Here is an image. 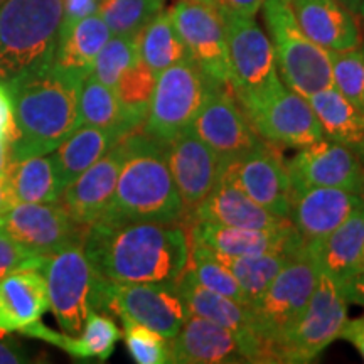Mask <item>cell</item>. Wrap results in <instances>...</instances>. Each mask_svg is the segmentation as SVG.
Here are the masks:
<instances>
[{
  "mask_svg": "<svg viewBox=\"0 0 364 364\" xmlns=\"http://www.w3.org/2000/svg\"><path fill=\"white\" fill-rule=\"evenodd\" d=\"M83 250L103 280L120 284H177L189 260L181 223L118 221L88 226Z\"/></svg>",
  "mask_w": 364,
  "mask_h": 364,
  "instance_id": "obj_1",
  "label": "cell"
},
{
  "mask_svg": "<svg viewBox=\"0 0 364 364\" xmlns=\"http://www.w3.org/2000/svg\"><path fill=\"white\" fill-rule=\"evenodd\" d=\"M81 85L51 63L4 85L11 102V162L51 154L78 129Z\"/></svg>",
  "mask_w": 364,
  "mask_h": 364,
  "instance_id": "obj_2",
  "label": "cell"
},
{
  "mask_svg": "<svg viewBox=\"0 0 364 364\" xmlns=\"http://www.w3.org/2000/svg\"><path fill=\"white\" fill-rule=\"evenodd\" d=\"M125 157L103 223L184 220L181 196L167 164V142L135 130L124 140ZM98 221V223H100Z\"/></svg>",
  "mask_w": 364,
  "mask_h": 364,
  "instance_id": "obj_3",
  "label": "cell"
},
{
  "mask_svg": "<svg viewBox=\"0 0 364 364\" xmlns=\"http://www.w3.org/2000/svg\"><path fill=\"white\" fill-rule=\"evenodd\" d=\"M61 0H6L0 6V85L51 63Z\"/></svg>",
  "mask_w": 364,
  "mask_h": 364,
  "instance_id": "obj_4",
  "label": "cell"
},
{
  "mask_svg": "<svg viewBox=\"0 0 364 364\" xmlns=\"http://www.w3.org/2000/svg\"><path fill=\"white\" fill-rule=\"evenodd\" d=\"M260 11L285 86L304 98L331 88V54L300 29L290 0H265Z\"/></svg>",
  "mask_w": 364,
  "mask_h": 364,
  "instance_id": "obj_5",
  "label": "cell"
},
{
  "mask_svg": "<svg viewBox=\"0 0 364 364\" xmlns=\"http://www.w3.org/2000/svg\"><path fill=\"white\" fill-rule=\"evenodd\" d=\"M250 125L263 140L282 149H302L324 139L307 98L280 78L255 93L235 97Z\"/></svg>",
  "mask_w": 364,
  "mask_h": 364,
  "instance_id": "obj_6",
  "label": "cell"
},
{
  "mask_svg": "<svg viewBox=\"0 0 364 364\" xmlns=\"http://www.w3.org/2000/svg\"><path fill=\"white\" fill-rule=\"evenodd\" d=\"M318 273L321 268L304 245L290 257L262 297L250 306L258 336L270 349L273 363H277V344L307 309L317 285Z\"/></svg>",
  "mask_w": 364,
  "mask_h": 364,
  "instance_id": "obj_7",
  "label": "cell"
},
{
  "mask_svg": "<svg viewBox=\"0 0 364 364\" xmlns=\"http://www.w3.org/2000/svg\"><path fill=\"white\" fill-rule=\"evenodd\" d=\"M95 311L132 318L172 339L188 318L177 284H120L97 277Z\"/></svg>",
  "mask_w": 364,
  "mask_h": 364,
  "instance_id": "obj_8",
  "label": "cell"
},
{
  "mask_svg": "<svg viewBox=\"0 0 364 364\" xmlns=\"http://www.w3.org/2000/svg\"><path fill=\"white\" fill-rule=\"evenodd\" d=\"M346 321L348 300L341 292L338 282L321 270L307 309L277 344V363H312L336 339H339Z\"/></svg>",
  "mask_w": 364,
  "mask_h": 364,
  "instance_id": "obj_9",
  "label": "cell"
},
{
  "mask_svg": "<svg viewBox=\"0 0 364 364\" xmlns=\"http://www.w3.org/2000/svg\"><path fill=\"white\" fill-rule=\"evenodd\" d=\"M213 86L215 83L191 59L167 68L157 75L147 118L140 130L162 142H171L189 129Z\"/></svg>",
  "mask_w": 364,
  "mask_h": 364,
  "instance_id": "obj_10",
  "label": "cell"
},
{
  "mask_svg": "<svg viewBox=\"0 0 364 364\" xmlns=\"http://www.w3.org/2000/svg\"><path fill=\"white\" fill-rule=\"evenodd\" d=\"M41 272L48 284L49 311L54 314L61 331L80 334L86 318L95 311L97 287V273L86 258L83 243L49 255Z\"/></svg>",
  "mask_w": 364,
  "mask_h": 364,
  "instance_id": "obj_11",
  "label": "cell"
},
{
  "mask_svg": "<svg viewBox=\"0 0 364 364\" xmlns=\"http://www.w3.org/2000/svg\"><path fill=\"white\" fill-rule=\"evenodd\" d=\"M167 11L191 61L215 85H230L228 38L220 11L201 0H176Z\"/></svg>",
  "mask_w": 364,
  "mask_h": 364,
  "instance_id": "obj_12",
  "label": "cell"
},
{
  "mask_svg": "<svg viewBox=\"0 0 364 364\" xmlns=\"http://www.w3.org/2000/svg\"><path fill=\"white\" fill-rule=\"evenodd\" d=\"M230 56V88L235 97L255 93L279 80L270 38L253 16L220 12Z\"/></svg>",
  "mask_w": 364,
  "mask_h": 364,
  "instance_id": "obj_13",
  "label": "cell"
},
{
  "mask_svg": "<svg viewBox=\"0 0 364 364\" xmlns=\"http://www.w3.org/2000/svg\"><path fill=\"white\" fill-rule=\"evenodd\" d=\"M0 231L26 248L49 257L83 243L88 226L71 218L58 203H16L0 216Z\"/></svg>",
  "mask_w": 364,
  "mask_h": 364,
  "instance_id": "obj_14",
  "label": "cell"
},
{
  "mask_svg": "<svg viewBox=\"0 0 364 364\" xmlns=\"http://www.w3.org/2000/svg\"><path fill=\"white\" fill-rule=\"evenodd\" d=\"M191 129L226 164L248 156L267 142L250 125L230 85L213 86Z\"/></svg>",
  "mask_w": 364,
  "mask_h": 364,
  "instance_id": "obj_15",
  "label": "cell"
},
{
  "mask_svg": "<svg viewBox=\"0 0 364 364\" xmlns=\"http://www.w3.org/2000/svg\"><path fill=\"white\" fill-rule=\"evenodd\" d=\"M221 179L230 181L267 211L289 220L292 181L279 145L265 142L248 156L228 162Z\"/></svg>",
  "mask_w": 364,
  "mask_h": 364,
  "instance_id": "obj_16",
  "label": "cell"
},
{
  "mask_svg": "<svg viewBox=\"0 0 364 364\" xmlns=\"http://www.w3.org/2000/svg\"><path fill=\"white\" fill-rule=\"evenodd\" d=\"M292 189L339 188L354 194H364V166L358 150L329 139L299 149L287 161Z\"/></svg>",
  "mask_w": 364,
  "mask_h": 364,
  "instance_id": "obj_17",
  "label": "cell"
},
{
  "mask_svg": "<svg viewBox=\"0 0 364 364\" xmlns=\"http://www.w3.org/2000/svg\"><path fill=\"white\" fill-rule=\"evenodd\" d=\"M177 292L184 300L189 316L204 317L233 332L247 349L250 363H273L270 349L258 336L253 312L248 306L201 285L188 267L177 280Z\"/></svg>",
  "mask_w": 364,
  "mask_h": 364,
  "instance_id": "obj_18",
  "label": "cell"
},
{
  "mask_svg": "<svg viewBox=\"0 0 364 364\" xmlns=\"http://www.w3.org/2000/svg\"><path fill=\"white\" fill-rule=\"evenodd\" d=\"M167 164L181 196L186 220L216 188L226 162L189 127L167 142Z\"/></svg>",
  "mask_w": 364,
  "mask_h": 364,
  "instance_id": "obj_19",
  "label": "cell"
},
{
  "mask_svg": "<svg viewBox=\"0 0 364 364\" xmlns=\"http://www.w3.org/2000/svg\"><path fill=\"white\" fill-rule=\"evenodd\" d=\"M182 225L188 231L189 241L230 257H247L268 252L295 253L306 245L292 223L275 230L223 226L204 221H188Z\"/></svg>",
  "mask_w": 364,
  "mask_h": 364,
  "instance_id": "obj_20",
  "label": "cell"
},
{
  "mask_svg": "<svg viewBox=\"0 0 364 364\" xmlns=\"http://www.w3.org/2000/svg\"><path fill=\"white\" fill-rule=\"evenodd\" d=\"M363 203V196L339 188L292 189L289 220L306 243H314L327 238Z\"/></svg>",
  "mask_w": 364,
  "mask_h": 364,
  "instance_id": "obj_21",
  "label": "cell"
},
{
  "mask_svg": "<svg viewBox=\"0 0 364 364\" xmlns=\"http://www.w3.org/2000/svg\"><path fill=\"white\" fill-rule=\"evenodd\" d=\"M124 157L125 147L120 142L66 186L59 194L58 204L81 225L98 223L112 203Z\"/></svg>",
  "mask_w": 364,
  "mask_h": 364,
  "instance_id": "obj_22",
  "label": "cell"
},
{
  "mask_svg": "<svg viewBox=\"0 0 364 364\" xmlns=\"http://www.w3.org/2000/svg\"><path fill=\"white\" fill-rule=\"evenodd\" d=\"M169 341L172 363H250L247 349L233 332L204 317L188 316L179 332Z\"/></svg>",
  "mask_w": 364,
  "mask_h": 364,
  "instance_id": "obj_23",
  "label": "cell"
},
{
  "mask_svg": "<svg viewBox=\"0 0 364 364\" xmlns=\"http://www.w3.org/2000/svg\"><path fill=\"white\" fill-rule=\"evenodd\" d=\"M290 7L307 38L327 51H346L361 46L356 14L339 0H290Z\"/></svg>",
  "mask_w": 364,
  "mask_h": 364,
  "instance_id": "obj_24",
  "label": "cell"
},
{
  "mask_svg": "<svg viewBox=\"0 0 364 364\" xmlns=\"http://www.w3.org/2000/svg\"><path fill=\"white\" fill-rule=\"evenodd\" d=\"M188 221H204L223 226L253 228V230H275L290 223L287 218L267 211L240 188L225 179H220L216 188L182 223Z\"/></svg>",
  "mask_w": 364,
  "mask_h": 364,
  "instance_id": "obj_25",
  "label": "cell"
},
{
  "mask_svg": "<svg viewBox=\"0 0 364 364\" xmlns=\"http://www.w3.org/2000/svg\"><path fill=\"white\" fill-rule=\"evenodd\" d=\"M19 332L29 336V338L41 339L44 343L56 346L70 356L81 359V361L98 363H105L112 356L113 349L122 338V331L118 329L115 321L108 314L98 311L90 314L85 327L76 336L49 329L41 321L33 322Z\"/></svg>",
  "mask_w": 364,
  "mask_h": 364,
  "instance_id": "obj_26",
  "label": "cell"
},
{
  "mask_svg": "<svg viewBox=\"0 0 364 364\" xmlns=\"http://www.w3.org/2000/svg\"><path fill=\"white\" fill-rule=\"evenodd\" d=\"M49 311L46 277L41 270H21L0 279V334L19 332Z\"/></svg>",
  "mask_w": 364,
  "mask_h": 364,
  "instance_id": "obj_27",
  "label": "cell"
},
{
  "mask_svg": "<svg viewBox=\"0 0 364 364\" xmlns=\"http://www.w3.org/2000/svg\"><path fill=\"white\" fill-rule=\"evenodd\" d=\"M110 38V27L100 14H93L75 24L61 27L51 65L70 78L83 83L93 71L98 53Z\"/></svg>",
  "mask_w": 364,
  "mask_h": 364,
  "instance_id": "obj_28",
  "label": "cell"
},
{
  "mask_svg": "<svg viewBox=\"0 0 364 364\" xmlns=\"http://www.w3.org/2000/svg\"><path fill=\"white\" fill-rule=\"evenodd\" d=\"M306 247L317 267L338 284L364 272V203L327 238Z\"/></svg>",
  "mask_w": 364,
  "mask_h": 364,
  "instance_id": "obj_29",
  "label": "cell"
},
{
  "mask_svg": "<svg viewBox=\"0 0 364 364\" xmlns=\"http://www.w3.org/2000/svg\"><path fill=\"white\" fill-rule=\"evenodd\" d=\"M125 139L124 134L115 130L100 129L93 125H80L53 150L54 162L61 188L70 186L76 177L83 174L88 167L110 152L117 144Z\"/></svg>",
  "mask_w": 364,
  "mask_h": 364,
  "instance_id": "obj_30",
  "label": "cell"
},
{
  "mask_svg": "<svg viewBox=\"0 0 364 364\" xmlns=\"http://www.w3.org/2000/svg\"><path fill=\"white\" fill-rule=\"evenodd\" d=\"M326 139L364 152V110L344 98L334 86L307 98Z\"/></svg>",
  "mask_w": 364,
  "mask_h": 364,
  "instance_id": "obj_31",
  "label": "cell"
},
{
  "mask_svg": "<svg viewBox=\"0 0 364 364\" xmlns=\"http://www.w3.org/2000/svg\"><path fill=\"white\" fill-rule=\"evenodd\" d=\"M7 184L16 203H58L63 191L53 154L9 164Z\"/></svg>",
  "mask_w": 364,
  "mask_h": 364,
  "instance_id": "obj_32",
  "label": "cell"
},
{
  "mask_svg": "<svg viewBox=\"0 0 364 364\" xmlns=\"http://www.w3.org/2000/svg\"><path fill=\"white\" fill-rule=\"evenodd\" d=\"M80 125L115 130L125 136L140 129L120 103L115 90L103 85L93 75L83 81L80 90Z\"/></svg>",
  "mask_w": 364,
  "mask_h": 364,
  "instance_id": "obj_33",
  "label": "cell"
},
{
  "mask_svg": "<svg viewBox=\"0 0 364 364\" xmlns=\"http://www.w3.org/2000/svg\"><path fill=\"white\" fill-rule=\"evenodd\" d=\"M136 49L142 61L156 75L167 68L189 59L186 46L177 33L169 11H161L147 26L135 36Z\"/></svg>",
  "mask_w": 364,
  "mask_h": 364,
  "instance_id": "obj_34",
  "label": "cell"
},
{
  "mask_svg": "<svg viewBox=\"0 0 364 364\" xmlns=\"http://www.w3.org/2000/svg\"><path fill=\"white\" fill-rule=\"evenodd\" d=\"M213 253H215V257L223 265L230 268L235 279L238 280L241 292H243L245 304L248 307L262 297L263 292L268 289V285L272 284L273 279L279 275L282 268L287 265V262L294 255L289 252H268L247 255V257H230V255H223L218 252Z\"/></svg>",
  "mask_w": 364,
  "mask_h": 364,
  "instance_id": "obj_35",
  "label": "cell"
},
{
  "mask_svg": "<svg viewBox=\"0 0 364 364\" xmlns=\"http://www.w3.org/2000/svg\"><path fill=\"white\" fill-rule=\"evenodd\" d=\"M166 0H102L98 14L115 36H136L159 12Z\"/></svg>",
  "mask_w": 364,
  "mask_h": 364,
  "instance_id": "obj_36",
  "label": "cell"
},
{
  "mask_svg": "<svg viewBox=\"0 0 364 364\" xmlns=\"http://www.w3.org/2000/svg\"><path fill=\"white\" fill-rule=\"evenodd\" d=\"M156 83L157 75L139 56L134 61V65L120 76L117 86L113 88L120 103L124 105L129 115L140 125V129H142L145 118H147Z\"/></svg>",
  "mask_w": 364,
  "mask_h": 364,
  "instance_id": "obj_37",
  "label": "cell"
},
{
  "mask_svg": "<svg viewBox=\"0 0 364 364\" xmlns=\"http://www.w3.org/2000/svg\"><path fill=\"white\" fill-rule=\"evenodd\" d=\"M188 268L193 272L196 280L201 285L208 287L209 290L245 304L243 292H241L238 280L235 279L230 268L223 265L209 248L194 243V241H189Z\"/></svg>",
  "mask_w": 364,
  "mask_h": 364,
  "instance_id": "obj_38",
  "label": "cell"
},
{
  "mask_svg": "<svg viewBox=\"0 0 364 364\" xmlns=\"http://www.w3.org/2000/svg\"><path fill=\"white\" fill-rule=\"evenodd\" d=\"M139 58L135 36H115L107 41L95 59L91 75L103 85L115 88L118 80Z\"/></svg>",
  "mask_w": 364,
  "mask_h": 364,
  "instance_id": "obj_39",
  "label": "cell"
},
{
  "mask_svg": "<svg viewBox=\"0 0 364 364\" xmlns=\"http://www.w3.org/2000/svg\"><path fill=\"white\" fill-rule=\"evenodd\" d=\"M124 324V339L129 354L139 364H169L172 363L171 341L157 331L132 321L120 318Z\"/></svg>",
  "mask_w": 364,
  "mask_h": 364,
  "instance_id": "obj_40",
  "label": "cell"
},
{
  "mask_svg": "<svg viewBox=\"0 0 364 364\" xmlns=\"http://www.w3.org/2000/svg\"><path fill=\"white\" fill-rule=\"evenodd\" d=\"M332 86L349 102L364 110V54L361 48L329 51Z\"/></svg>",
  "mask_w": 364,
  "mask_h": 364,
  "instance_id": "obj_41",
  "label": "cell"
},
{
  "mask_svg": "<svg viewBox=\"0 0 364 364\" xmlns=\"http://www.w3.org/2000/svg\"><path fill=\"white\" fill-rule=\"evenodd\" d=\"M48 257L26 248L19 241L12 240L0 231V279L21 270H43Z\"/></svg>",
  "mask_w": 364,
  "mask_h": 364,
  "instance_id": "obj_42",
  "label": "cell"
},
{
  "mask_svg": "<svg viewBox=\"0 0 364 364\" xmlns=\"http://www.w3.org/2000/svg\"><path fill=\"white\" fill-rule=\"evenodd\" d=\"M63 4V21L61 27L75 24L85 17L98 14L102 0H61Z\"/></svg>",
  "mask_w": 364,
  "mask_h": 364,
  "instance_id": "obj_43",
  "label": "cell"
},
{
  "mask_svg": "<svg viewBox=\"0 0 364 364\" xmlns=\"http://www.w3.org/2000/svg\"><path fill=\"white\" fill-rule=\"evenodd\" d=\"M220 12H233L241 16H257L265 0H206Z\"/></svg>",
  "mask_w": 364,
  "mask_h": 364,
  "instance_id": "obj_44",
  "label": "cell"
},
{
  "mask_svg": "<svg viewBox=\"0 0 364 364\" xmlns=\"http://www.w3.org/2000/svg\"><path fill=\"white\" fill-rule=\"evenodd\" d=\"M31 363L29 354L24 348H22L21 343L17 341L4 338L0 334V364H24Z\"/></svg>",
  "mask_w": 364,
  "mask_h": 364,
  "instance_id": "obj_45",
  "label": "cell"
},
{
  "mask_svg": "<svg viewBox=\"0 0 364 364\" xmlns=\"http://www.w3.org/2000/svg\"><path fill=\"white\" fill-rule=\"evenodd\" d=\"M341 292L348 304H356V306L364 307V272L354 273V275L341 282Z\"/></svg>",
  "mask_w": 364,
  "mask_h": 364,
  "instance_id": "obj_46",
  "label": "cell"
},
{
  "mask_svg": "<svg viewBox=\"0 0 364 364\" xmlns=\"http://www.w3.org/2000/svg\"><path fill=\"white\" fill-rule=\"evenodd\" d=\"M339 339H344L348 341L349 344H353L364 359V316L351 318V321L348 318L343 331H341Z\"/></svg>",
  "mask_w": 364,
  "mask_h": 364,
  "instance_id": "obj_47",
  "label": "cell"
},
{
  "mask_svg": "<svg viewBox=\"0 0 364 364\" xmlns=\"http://www.w3.org/2000/svg\"><path fill=\"white\" fill-rule=\"evenodd\" d=\"M11 129V102L7 91L0 85V139H7Z\"/></svg>",
  "mask_w": 364,
  "mask_h": 364,
  "instance_id": "obj_48",
  "label": "cell"
},
{
  "mask_svg": "<svg viewBox=\"0 0 364 364\" xmlns=\"http://www.w3.org/2000/svg\"><path fill=\"white\" fill-rule=\"evenodd\" d=\"M14 204H16V201H14L11 189H9L7 176L0 177V216H2L6 211H9Z\"/></svg>",
  "mask_w": 364,
  "mask_h": 364,
  "instance_id": "obj_49",
  "label": "cell"
},
{
  "mask_svg": "<svg viewBox=\"0 0 364 364\" xmlns=\"http://www.w3.org/2000/svg\"><path fill=\"white\" fill-rule=\"evenodd\" d=\"M9 164H11V154H9L7 139H0V177L7 176Z\"/></svg>",
  "mask_w": 364,
  "mask_h": 364,
  "instance_id": "obj_50",
  "label": "cell"
},
{
  "mask_svg": "<svg viewBox=\"0 0 364 364\" xmlns=\"http://www.w3.org/2000/svg\"><path fill=\"white\" fill-rule=\"evenodd\" d=\"M341 4H343V6H346L349 9V11H353L354 14H358V9H359V2H361V0H339Z\"/></svg>",
  "mask_w": 364,
  "mask_h": 364,
  "instance_id": "obj_51",
  "label": "cell"
},
{
  "mask_svg": "<svg viewBox=\"0 0 364 364\" xmlns=\"http://www.w3.org/2000/svg\"><path fill=\"white\" fill-rule=\"evenodd\" d=\"M358 14H359V16H361V17H364V0H361V2H359Z\"/></svg>",
  "mask_w": 364,
  "mask_h": 364,
  "instance_id": "obj_52",
  "label": "cell"
},
{
  "mask_svg": "<svg viewBox=\"0 0 364 364\" xmlns=\"http://www.w3.org/2000/svg\"><path fill=\"white\" fill-rule=\"evenodd\" d=\"M361 43H363V48H361V51H363V54H364V41H361Z\"/></svg>",
  "mask_w": 364,
  "mask_h": 364,
  "instance_id": "obj_53",
  "label": "cell"
},
{
  "mask_svg": "<svg viewBox=\"0 0 364 364\" xmlns=\"http://www.w3.org/2000/svg\"><path fill=\"white\" fill-rule=\"evenodd\" d=\"M4 2H6V0H0V6H2V4H4Z\"/></svg>",
  "mask_w": 364,
  "mask_h": 364,
  "instance_id": "obj_54",
  "label": "cell"
},
{
  "mask_svg": "<svg viewBox=\"0 0 364 364\" xmlns=\"http://www.w3.org/2000/svg\"><path fill=\"white\" fill-rule=\"evenodd\" d=\"M201 2H206V0H201Z\"/></svg>",
  "mask_w": 364,
  "mask_h": 364,
  "instance_id": "obj_55",
  "label": "cell"
},
{
  "mask_svg": "<svg viewBox=\"0 0 364 364\" xmlns=\"http://www.w3.org/2000/svg\"><path fill=\"white\" fill-rule=\"evenodd\" d=\"M363 154H364V152H363Z\"/></svg>",
  "mask_w": 364,
  "mask_h": 364,
  "instance_id": "obj_56",
  "label": "cell"
}]
</instances>
